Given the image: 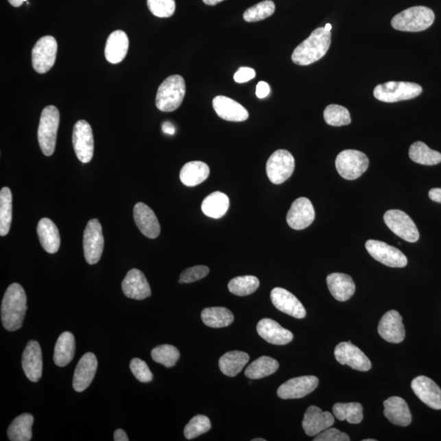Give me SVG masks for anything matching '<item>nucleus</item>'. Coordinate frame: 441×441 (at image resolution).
Wrapping results in <instances>:
<instances>
[{"label":"nucleus","mask_w":441,"mask_h":441,"mask_svg":"<svg viewBox=\"0 0 441 441\" xmlns=\"http://www.w3.org/2000/svg\"><path fill=\"white\" fill-rule=\"evenodd\" d=\"M130 370L141 383H150L153 379V374L147 363L139 358L132 359L130 362Z\"/></svg>","instance_id":"nucleus-47"},{"label":"nucleus","mask_w":441,"mask_h":441,"mask_svg":"<svg viewBox=\"0 0 441 441\" xmlns=\"http://www.w3.org/2000/svg\"><path fill=\"white\" fill-rule=\"evenodd\" d=\"M337 361L342 366H348L352 369L366 372L371 369L370 359L361 349L350 342H344L338 344L335 350Z\"/></svg>","instance_id":"nucleus-14"},{"label":"nucleus","mask_w":441,"mask_h":441,"mask_svg":"<svg viewBox=\"0 0 441 441\" xmlns=\"http://www.w3.org/2000/svg\"><path fill=\"white\" fill-rule=\"evenodd\" d=\"M23 369L27 378L33 383L41 379L43 372L42 350L36 341H29L23 355Z\"/></svg>","instance_id":"nucleus-24"},{"label":"nucleus","mask_w":441,"mask_h":441,"mask_svg":"<svg viewBox=\"0 0 441 441\" xmlns=\"http://www.w3.org/2000/svg\"><path fill=\"white\" fill-rule=\"evenodd\" d=\"M403 319L396 311H389L385 313L379 324V335L391 344H400L405 337Z\"/></svg>","instance_id":"nucleus-17"},{"label":"nucleus","mask_w":441,"mask_h":441,"mask_svg":"<svg viewBox=\"0 0 441 441\" xmlns=\"http://www.w3.org/2000/svg\"><path fill=\"white\" fill-rule=\"evenodd\" d=\"M327 285L332 296L339 302L349 300L355 294V283L353 278L346 274H331L327 277Z\"/></svg>","instance_id":"nucleus-29"},{"label":"nucleus","mask_w":441,"mask_h":441,"mask_svg":"<svg viewBox=\"0 0 441 441\" xmlns=\"http://www.w3.org/2000/svg\"><path fill=\"white\" fill-rule=\"evenodd\" d=\"M270 92H271V89H270L269 84L267 82L261 81V82L257 85L256 95L259 98H261V99L267 97L269 95Z\"/></svg>","instance_id":"nucleus-51"},{"label":"nucleus","mask_w":441,"mask_h":441,"mask_svg":"<svg viewBox=\"0 0 441 441\" xmlns=\"http://www.w3.org/2000/svg\"><path fill=\"white\" fill-rule=\"evenodd\" d=\"M335 423V418L329 412H324L318 407L311 405L304 414L303 430L310 436H318Z\"/></svg>","instance_id":"nucleus-22"},{"label":"nucleus","mask_w":441,"mask_h":441,"mask_svg":"<svg viewBox=\"0 0 441 441\" xmlns=\"http://www.w3.org/2000/svg\"><path fill=\"white\" fill-rule=\"evenodd\" d=\"M97 369L96 355L92 353L84 354L80 359L73 379V388L76 392L85 391L92 383Z\"/></svg>","instance_id":"nucleus-21"},{"label":"nucleus","mask_w":441,"mask_h":441,"mask_svg":"<svg viewBox=\"0 0 441 441\" xmlns=\"http://www.w3.org/2000/svg\"><path fill=\"white\" fill-rule=\"evenodd\" d=\"M124 295L135 300H143L152 295L151 287L144 274L138 269H132L122 282Z\"/></svg>","instance_id":"nucleus-19"},{"label":"nucleus","mask_w":441,"mask_h":441,"mask_svg":"<svg viewBox=\"0 0 441 441\" xmlns=\"http://www.w3.org/2000/svg\"><path fill=\"white\" fill-rule=\"evenodd\" d=\"M34 417L29 414H21L10 424L8 429V439L12 441H29L32 438V427Z\"/></svg>","instance_id":"nucleus-35"},{"label":"nucleus","mask_w":441,"mask_h":441,"mask_svg":"<svg viewBox=\"0 0 441 441\" xmlns=\"http://www.w3.org/2000/svg\"><path fill=\"white\" fill-rule=\"evenodd\" d=\"M294 158L286 150H278L270 156L267 163V174L270 181L276 185L284 183L294 173Z\"/></svg>","instance_id":"nucleus-9"},{"label":"nucleus","mask_w":441,"mask_h":441,"mask_svg":"<svg viewBox=\"0 0 441 441\" xmlns=\"http://www.w3.org/2000/svg\"><path fill=\"white\" fill-rule=\"evenodd\" d=\"M114 440L115 441H128V436L126 432L122 429H117L115 431L114 434Z\"/></svg>","instance_id":"nucleus-53"},{"label":"nucleus","mask_w":441,"mask_h":441,"mask_svg":"<svg viewBox=\"0 0 441 441\" xmlns=\"http://www.w3.org/2000/svg\"><path fill=\"white\" fill-rule=\"evenodd\" d=\"M383 218L388 228L404 241L409 243L418 241L419 233L417 226L408 214L399 209H392L385 213Z\"/></svg>","instance_id":"nucleus-10"},{"label":"nucleus","mask_w":441,"mask_h":441,"mask_svg":"<svg viewBox=\"0 0 441 441\" xmlns=\"http://www.w3.org/2000/svg\"><path fill=\"white\" fill-rule=\"evenodd\" d=\"M370 160L366 154L357 150H346L338 154L335 165L337 173L346 180H355L366 173Z\"/></svg>","instance_id":"nucleus-7"},{"label":"nucleus","mask_w":441,"mask_h":441,"mask_svg":"<svg viewBox=\"0 0 441 441\" xmlns=\"http://www.w3.org/2000/svg\"><path fill=\"white\" fill-rule=\"evenodd\" d=\"M203 1L205 4H207V5L214 6L218 3L224 1V0H203Z\"/></svg>","instance_id":"nucleus-56"},{"label":"nucleus","mask_w":441,"mask_h":441,"mask_svg":"<svg viewBox=\"0 0 441 441\" xmlns=\"http://www.w3.org/2000/svg\"><path fill=\"white\" fill-rule=\"evenodd\" d=\"M201 318L205 325L211 328L228 327L234 321L233 312L228 308L218 307L205 308Z\"/></svg>","instance_id":"nucleus-36"},{"label":"nucleus","mask_w":441,"mask_h":441,"mask_svg":"<svg viewBox=\"0 0 441 441\" xmlns=\"http://www.w3.org/2000/svg\"><path fill=\"white\" fill-rule=\"evenodd\" d=\"M83 246L86 262L89 265L99 262L104 252V237L102 225L97 219L88 221L84 233Z\"/></svg>","instance_id":"nucleus-11"},{"label":"nucleus","mask_w":441,"mask_h":441,"mask_svg":"<svg viewBox=\"0 0 441 441\" xmlns=\"http://www.w3.org/2000/svg\"><path fill=\"white\" fill-rule=\"evenodd\" d=\"M331 45V32L324 27L315 29L311 36L294 49L292 61L299 66H308L319 61L327 53Z\"/></svg>","instance_id":"nucleus-2"},{"label":"nucleus","mask_w":441,"mask_h":441,"mask_svg":"<svg viewBox=\"0 0 441 441\" xmlns=\"http://www.w3.org/2000/svg\"><path fill=\"white\" fill-rule=\"evenodd\" d=\"M429 198L434 202L441 204V188H433L429 191Z\"/></svg>","instance_id":"nucleus-52"},{"label":"nucleus","mask_w":441,"mask_h":441,"mask_svg":"<svg viewBox=\"0 0 441 441\" xmlns=\"http://www.w3.org/2000/svg\"><path fill=\"white\" fill-rule=\"evenodd\" d=\"M73 147L77 158L86 164L92 160L94 151V139L91 126L85 121L75 124L72 134Z\"/></svg>","instance_id":"nucleus-13"},{"label":"nucleus","mask_w":441,"mask_h":441,"mask_svg":"<svg viewBox=\"0 0 441 441\" xmlns=\"http://www.w3.org/2000/svg\"><path fill=\"white\" fill-rule=\"evenodd\" d=\"M350 439L348 434L336 429V428L329 427L326 430L320 432L316 436L314 441H349Z\"/></svg>","instance_id":"nucleus-49"},{"label":"nucleus","mask_w":441,"mask_h":441,"mask_svg":"<svg viewBox=\"0 0 441 441\" xmlns=\"http://www.w3.org/2000/svg\"><path fill=\"white\" fill-rule=\"evenodd\" d=\"M27 298L21 285L12 284L6 290L1 305V320L8 331L14 332L23 326Z\"/></svg>","instance_id":"nucleus-1"},{"label":"nucleus","mask_w":441,"mask_h":441,"mask_svg":"<svg viewBox=\"0 0 441 441\" xmlns=\"http://www.w3.org/2000/svg\"><path fill=\"white\" fill-rule=\"evenodd\" d=\"M152 357L154 361L171 368L176 365L180 358V353L178 349L172 345H161L152 350Z\"/></svg>","instance_id":"nucleus-44"},{"label":"nucleus","mask_w":441,"mask_h":441,"mask_svg":"<svg viewBox=\"0 0 441 441\" xmlns=\"http://www.w3.org/2000/svg\"><path fill=\"white\" fill-rule=\"evenodd\" d=\"M12 195L10 188L3 187L0 191V235L5 237L10 233L12 224Z\"/></svg>","instance_id":"nucleus-39"},{"label":"nucleus","mask_w":441,"mask_h":441,"mask_svg":"<svg viewBox=\"0 0 441 441\" xmlns=\"http://www.w3.org/2000/svg\"><path fill=\"white\" fill-rule=\"evenodd\" d=\"M213 106L218 117L226 121L243 122L248 118L246 108L228 97H216L213 100Z\"/></svg>","instance_id":"nucleus-26"},{"label":"nucleus","mask_w":441,"mask_h":441,"mask_svg":"<svg viewBox=\"0 0 441 441\" xmlns=\"http://www.w3.org/2000/svg\"><path fill=\"white\" fill-rule=\"evenodd\" d=\"M259 285V280L256 276H238L229 282L228 289L231 294L243 297L254 294Z\"/></svg>","instance_id":"nucleus-41"},{"label":"nucleus","mask_w":441,"mask_h":441,"mask_svg":"<svg viewBox=\"0 0 441 441\" xmlns=\"http://www.w3.org/2000/svg\"><path fill=\"white\" fill-rule=\"evenodd\" d=\"M383 414L394 425L408 427L412 422L410 410L405 401L401 397L392 396L383 402Z\"/></svg>","instance_id":"nucleus-27"},{"label":"nucleus","mask_w":441,"mask_h":441,"mask_svg":"<svg viewBox=\"0 0 441 441\" xmlns=\"http://www.w3.org/2000/svg\"><path fill=\"white\" fill-rule=\"evenodd\" d=\"M409 156L414 162L422 165H436L441 162V154L428 147L422 141H416L411 145Z\"/></svg>","instance_id":"nucleus-38"},{"label":"nucleus","mask_w":441,"mask_h":441,"mask_svg":"<svg viewBox=\"0 0 441 441\" xmlns=\"http://www.w3.org/2000/svg\"><path fill=\"white\" fill-rule=\"evenodd\" d=\"M229 205L228 196L222 192L216 191L204 200L201 208L207 217L218 219L228 211Z\"/></svg>","instance_id":"nucleus-33"},{"label":"nucleus","mask_w":441,"mask_h":441,"mask_svg":"<svg viewBox=\"0 0 441 441\" xmlns=\"http://www.w3.org/2000/svg\"><path fill=\"white\" fill-rule=\"evenodd\" d=\"M134 218L136 226L145 237L156 239L160 233V225L155 213L144 203H138L134 208Z\"/></svg>","instance_id":"nucleus-23"},{"label":"nucleus","mask_w":441,"mask_h":441,"mask_svg":"<svg viewBox=\"0 0 441 441\" xmlns=\"http://www.w3.org/2000/svg\"><path fill=\"white\" fill-rule=\"evenodd\" d=\"M186 95V83L181 75H174L160 84L156 98L157 108L163 112L176 110Z\"/></svg>","instance_id":"nucleus-4"},{"label":"nucleus","mask_w":441,"mask_h":441,"mask_svg":"<svg viewBox=\"0 0 441 441\" xmlns=\"http://www.w3.org/2000/svg\"><path fill=\"white\" fill-rule=\"evenodd\" d=\"M162 130L166 134L174 135L175 134V127L170 122H165L163 123Z\"/></svg>","instance_id":"nucleus-54"},{"label":"nucleus","mask_w":441,"mask_h":441,"mask_svg":"<svg viewBox=\"0 0 441 441\" xmlns=\"http://www.w3.org/2000/svg\"><path fill=\"white\" fill-rule=\"evenodd\" d=\"M435 21L434 12L424 6H415L402 11L392 20V27L397 31L419 32L429 28Z\"/></svg>","instance_id":"nucleus-3"},{"label":"nucleus","mask_w":441,"mask_h":441,"mask_svg":"<svg viewBox=\"0 0 441 441\" xmlns=\"http://www.w3.org/2000/svg\"><path fill=\"white\" fill-rule=\"evenodd\" d=\"M211 429V422L204 415H196L191 419L184 429V436L187 440H193L206 433Z\"/></svg>","instance_id":"nucleus-45"},{"label":"nucleus","mask_w":441,"mask_h":441,"mask_svg":"<svg viewBox=\"0 0 441 441\" xmlns=\"http://www.w3.org/2000/svg\"><path fill=\"white\" fill-rule=\"evenodd\" d=\"M209 269L206 265H195L185 270L180 276L179 283L181 284H189L203 279L208 276Z\"/></svg>","instance_id":"nucleus-48"},{"label":"nucleus","mask_w":441,"mask_h":441,"mask_svg":"<svg viewBox=\"0 0 441 441\" xmlns=\"http://www.w3.org/2000/svg\"><path fill=\"white\" fill-rule=\"evenodd\" d=\"M250 361V355L239 350L226 353L219 359V369L228 377L237 376Z\"/></svg>","instance_id":"nucleus-34"},{"label":"nucleus","mask_w":441,"mask_h":441,"mask_svg":"<svg viewBox=\"0 0 441 441\" xmlns=\"http://www.w3.org/2000/svg\"><path fill=\"white\" fill-rule=\"evenodd\" d=\"M324 118L329 126L335 127L348 126L352 122L349 110L344 106L335 104L329 105L325 108Z\"/></svg>","instance_id":"nucleus-42"},{"label":"nucleus","mask_w":441,"mask_h":441,"mask_svg":"<svg viewBox=\"0 0 441 441\" xmlns=\"http://www.w3.org/2000/svg\"><path fill=\"white\" fill-rule=\"evenodd\" d=\"M315 209L310 200L301 197L294 201L288 214L287 222L294 230L306 229L314 222Z\"/></svg>","instance_id":"nucleus-16"},{"label":"nucleus","mask_w":441,"mask_h":441,"mask_svg":"<svg viewBox=\"0 0 441 441\" xmlns=\"http://www.w3.org/2000/svg\"><path fill=\"white\" fill-rule=\"evenodd\" d=\"M276 10V5L272 0L257 3L243 12V18L247 23H256L271 16Z\"/></svg>","instance_id":"nucleus-43"},{"label":"nucleus","mask_w":441,"mask_h":441,"mask_svg":"<svg viewBox=\"0 0 441 441\" xmlns=\"http://www.w3.org/2000/svg\"><path fill=\"white\" fill-rule=\"evenodd\" d=\"M57 53L58 43L54 37L46 36L40 38L32 49L34 70L38 74H45L49 71L54 66Z\"/></svg>","instance_id":"nucleus-8"},{"label":"nucleus","mask_w":441,"mask_h":441,"mask_svg":"<svg viewBox=\"0 0 441 441\" xmlns=\"http://www.w3.org/2000/svg\"><path fill=\"white\" fill-rule=\"evenodd\" d=\"M252 441H265V439H261V438H257V439L252 440Z\"/></svg>","instance_id":"nucleus-58"},{"label":"nucleus","mask_w":441,"mask_h":441,"mask_svg":"<svg viewBox=\"0 0 441 441\" xmlns=\"http://www.w3.org/2000/svg\"><path fill=\"white\" fill-rule=\"evenodd\" d=\"M38 239L44 250L49 254H55L61 246L59 230L49 218H42L37 226Z\"/></svg>","instance_id":"nucleus-30"},{"label":"nucleus","mask_w":441,"mask_h":441,"mask_svg":"<svg viewBox=\"0 0 441 441\" xmlns=\"http://www.w3.org/2000/svg\"><path fill=\"white\" fill-rule=\"evenodd\" d=\"M271 298L273 305L284 313L296 319H303L307 315L305 307L302 302L288 290L275 288L272 291Z\"/></svg>","instance_id":"nucleus-20"},{"label":"nucleus","mask_w":441,"mask_h":441,"mask_svg":"<svg viewBox=\"0 0 441 441\" xmlns=\"http://www.w3.org/2000/svg\"><path fill=\"white\" fill-rule=\"evenodd\" d=\"M415 395L431 409H441V389L433 380L418 376L411 383Z\"/></svg>","instance_id":"nucleus-18"},{"label":"nucleus","mask_w":441,"mask_h":441,"mask_svg":"<svg viewBox=\"0 0 441 441\" xmlns=\"http://www.w3.org/2000/svg\"><path fill=\"white\" fill-rule=\"evenodd\" d=\"M333 413L340 421L358 424L363 420V407L359 403H337L333 407Z\"/></svg>","instance_id":"nucleus-40"},{"label":"nucleus","mask_w":441,"mask_h":441,"mask_svg":"<svg viewBox=\"0 0 441 441\" xmlns=\"http://www.w3.org/2000/svg\"><path fill=\"white\" fill-rule=\"evenodd\" d=\"M279 362L276 359L262 357L248 366L245 374L250 379H260L273 374L279 369Z\"/></svg>","instance_id":"nucleus-37"},{"label":"nucleus","mask_w":441,"mask_h":441,"mask_svg":"<svg viewBox=\"0 0 441 441\" xmlns=\"http://www.w3.org/2000/svg\"><path fill=\"white\" fill-rule=\"evenodd\" d=\"M256 75L255 71L250 67H241L235 72L234 80L239 84L248 82V81L254 79Z\"/></svg>","instance_id":"nucleus-50"},{"label":"nucleus","mask_w":441,"mask_h":441,"mask_svg":"<svg viewBox=\"0 0 441 441\" xmlns=\"http://www.w3.org/2000/svg\"><path fill=\"white\" fill-rule=\"evenodd\" d=\"M75 353V340L70 332H64L58 337L54 350V363L59 367L69 365Z\"/></svg>","instance_id":"nucleus-32"},{"label":"nucleus","mask_w":441,"mask_h":441,"mask_svg":"<svg viewBox=\"0 0 441 441\" xmlns=\"http://www.w3.org/2000/svg\"><path fill=\"white\" fill-rule=\"evenodd\" d=\"M60 123V113L54 106H46L43 110L38 128V141L43 154L46 156L53 155Z\"/></svg>","instance_id":"nucleus-5"},{"label":"nucleus","mask_w":441,"mask_h":441,"mask_svg":"<svg viewBox=\"0 0 441 441\" xmlns=\"http://www.w3.org/2000/svg\"><path fill=\"white\" fill-rule=\"evenodd\" d=\"M318 385V377H298L283 383L278 389L277 395L283 400L300 399L314 392Z\"/></svg>","instance_id":"nucleus-15"},{"label":"nucleus","mask_w":441,"mask_h":441,"mask_svg":"<svg viewBox=\"0 0 441 441\" xmlns=\"http://www.w3.org/2000/svg\"><path fill=\"white\" fill-rule=\"evenodd\" d=\"M422 92V88L418 84L390 81L378 85L374 90V96L379 101L392 104L413 99L420 95Z\"/></svg>","instance_id":"nucleus-6"},{"label":"nucleus","mask_w":441,"mask_h":441,"mask_svg":"<svg viewBox=\"0 0 441 441\" xmlns=\"http://www.w3.org/2000/svg\"><path fill=\"white\" fill-rule=\"evenodd\" d=\"M130 47L127 34L123 31H115L107 38L105 57L107 62L118 64L126 58Z\"/></svg>","instance_id":"nucleus-28"},{"label":"nucleus","mask_w":441,"mask_h":441,"mask_svg":"<svg viewBox=\"0 0 441 441\" xmlns=\"http://www.w3.org/2000/svg\"><path fill=\"white\" fill-rule=\"evenodd\" d=\"M147 6L154 16L157 18H170L176 10L175 0H147Z\"/></svg>","instance_id":"nucleus-46"},{"label":"nucleus","mask_w":441,"mask_h":441,"mask_svg":"<svg viewBox=\"0 0 441 441\" xmlns=\"http://www.w3.org/2000/svg\"><path fill=\"white\" fill-rule=\"evenodd\" d=\"M209 167L202 161H191L182 167L180 180L184 185L189 187L200 185L209 176Z\"/></svg>","instance_id":"nucleus-31"},{"label":"nucleus","mask_w":441,"mask_h":441,"mask_svg":"<svg viewBox=\"0 0 441 441\" xmlns=\"http://www.w3.org/2000/svg\"><path fill=\"white\" fill-rule=\"evenodd\" d=\"M366 248L372 258L388 267L401 268L406 267L408 263L403 252L387 243L370 239L366 242Z\"/></svg>","instance_id":"nucleus-12"},{"label":"nucleus","mask_w":441,"mask_h":441,"mask_svg":"<svg viewBox=\"0 0 441 441\" xmlns=\"http://www.w3.org/2000/svg\"><path fill=\"white\" fill-rule=\"evenodd\" d=\"M257 331L261 337L273 345H286L294 339L292 332L272 319L261 320L257 325Z\"/></svg>","instance_id":"nucleus-25"},{"label":"nucleus","mask_w":441,"mask_h":441,"mask_svg":"<svg viewBox=\"0 0 441 441\" xmlns=\"http://www.w3.org/2000/svg\"><path fill=\"white\" fill-rule=\"evenodd\" d=\"M8 2L11 4L12 6L19 8L23 5L24 0H8Z\"/></svg>","instance_id":"nucleus-55"},{"label":"nucleus","mask_w":441,"mask_h":441,"mask_svg":"<svg viewBox=\"0 0 441 441\" xmlns=\"http://www.w3.org/2000/svg\"><path fill=\"white\" fill-rule=\"evenodd\" d=\"M376 440L374 439H366V440H363V441H375Z\"/></svg>","instance_id":"nucleus-59"},{"label":"nucleus","mask_w":441,"mask_h":441,"mask_svg":"<svg viewBox=\"0 0 441 441\" xmlns=\"http://www.w3.org/2000/svg\"><path fill=\"white\" fill-rule=\"evenodd\" d=\"M324 28H325V29H326V31L331 32V29H332V25L328 23V24L325 25Z\"/></svg>","instance_id":"nucleus-57"}]
</instances>
